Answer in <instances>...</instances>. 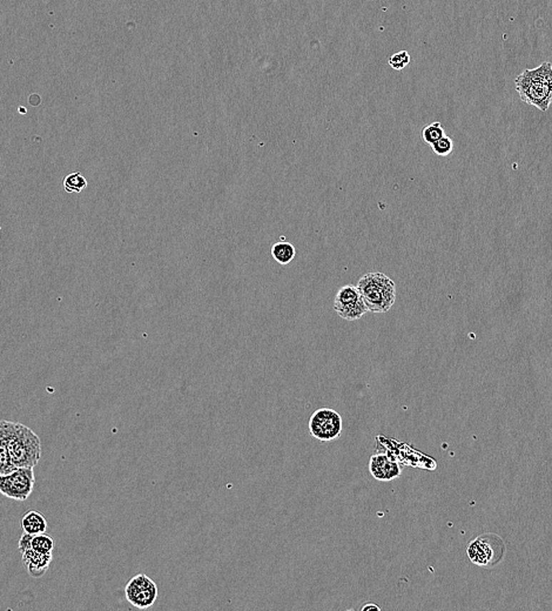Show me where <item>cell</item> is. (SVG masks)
Returning <instances> with one entry per match:
<instances>
[{
  "instance_id": "6da1fadb",
  "label": "cell",
  "mask_w": 552,
  "mask_h": 611,
  "mask_svg": "<svg viewBox=\"0 0 552 611\" xmlns=\"http://www.w3.org/2000/svg\"><path fill=\"white\" fill-rule=\"evenodd\" d=\"M11 460L17 468H34L41 456V442L32 429L19 422L1 420Z\"/></svg>"
},
{
  "instance_id": "7a4b0ae2",
  "label": "cell",
  "mask_w": 552,
  "mask_h": 611,
  "mask_svg": "<svg viewBox=\"0 0 552 611\" xmlns=\"http://www.w3.org/2000/svg\"><path fill=\"white\" fill-rule=\"evenodd\" d=\"M515 89L523 103L546 112L552 103V64L546 61L523 71L515 80Z\"/></svg>"
},
{
  "instance_id": "3957f363",
  "label": "cell",
  "mask_w": 552,
  "mask_h": 611,
  "mask_svg": "<svg viewBox=\"0 0 552 611\" xmlns=\"http://www.w3.org/2000/svg\"><path fill=\"white\" fill-rule=\"evenodd\" d=\"M357 288L371 313H387L396 300V286L383 273H368L362 276Z\"/></svg>"
},
{
  "instance_id": "277c9868",
  "label": "cell",
  "mask_w": 552,
  "mask_h": 611,
  "mask_svg": "<svg viewBox=\"0 0 552 611\" xmlns=\"http://www.w3.org/2000/svg\"><path fill=\"white\" fill-rule=\"evenodd\" d=\"M309 432L320 442L338 440L342 434V416L331 408H320L311 414Z\"/></svg>"
},
{
  "instance_id": "5b68a950",
  "label": "cell",
  "mask_w": 552,
  "mask_h": 611,
  "mask_svg": "<svg viewBox=\"0 0 552 611\" xmlns=\"http://www.w3.org/2000/svg\"><path fill=\"white\" fill-rule=\"evenodd\" d=\"M34 468H17L6 475L0 474V494L16 501H25L34 490Z\"/></svg>"
},
{
  "instance_id": "8992f818",
  "label": "cell",
  "mask_w": 552,
  "mask_h": 611,
  "mask_svg": "<svg viewBox=\"0 0 552 611\" xmlns=\"http://www.w3.org/2000/svg\"><path fill=\"white\" fill-rule=\"evenodd\" d=\"M334 309L340 318L347 321L361 319L366 313L369 312L360 291L353 285L338 289L335 296Z\"/></svg>"
},
{
  "instance_id": "52a82bcc",
  "label": "cell",
  "mask_w": 552,
  "mask_h": 611,
  "mask_svg": "<svg viewBox=\"0 0 552 611\" xmlns=\"http://www.w3.org/2000/svg\"><path fill=\"white\" fill-rule=\"evenodd\" d=\"M158 587L145 574H138L126 585L127 601L138 609L151 608L158 598Z\"/></svg>"
},
{
  "instance_id": "ba28073f",
  "label": "cell",
  "mask_w": 552,
  "mask_h": 611,
  "mask_svg": "<svg viewBox=\"0 0 552 611\" xmlns=\"http://www.w3.org/2000/svg\"><path fill=\"white\" fill-rule=\"evenodd\" d=\"M369 472L378 481H391L401 475L400 465L384 454H376L369 461Z\"/></svg>"
},
{
  "instance_id": "9c48e42d",
  "label": "cell",
  "mask_w": 552,
  "mask_h": 611,
  "mask_svg": "<svg viewBox=\"0 0 552 611\" xmlns=\"http://www.w3.org/2000/svg\"><path fill=\"white\" fill-rule=\"evenodd\" d=\"M466 554L473 565H480V567H486L495 562L493 543L486 535H482L480 537L470 542V545L466 548Z\"/></svg>"
},
{
  "instance_id": "30bf717a",
  "label": "cell",
  "mask_w": 552,
  "mask_h": 611,
  "mask_svg": "<svg viewBox=\"0 0 552 611\" xmlns=\"http://www.w3.org/2000/svg\"><path fill=\"white\" fill-rule=\"evenodd\" d=\"M21 554L23 563L26 568L27 572L31 577L39 578L45 575V572L50 568L51 562H52V552L50 554H41L31 548L24 550Z\"/></svg>"
},
{
  "instance_id": "8fae6325",
  "label": "cell",
  "mask_w": 552,
  "mask_h": 611,
  "mask_svg": "<svg viewBox=\"0 0 552 611\" xmlns=\"http://www.w3.org/2000/svg\"><path fill=\"white\" fill-rule=\"evenodd\" d=\"M21 527L27 534H43L47 529L46 518L44 517L43 514L34 510L27 512L21 520Z\"/></svg>"
},
{
  "instance_id": "7c38bea8",
  "label": "cell",
  "mask_w": 552,
  "mask_h": 611,
  "mask_svg": "<svg viewBox=\"0 0 552 611\" xmlns=\"http://www.w3.org/2000/svg\"><path fill=\"white\" fill-rule=\"evenodd\" d=\"M295 254H296V251H295L294 245H291V243H287V241L274 243L273 247H271V256H273V259L276 263H280V265H283V266H286L288 263H291L294 260Z\"/></svg>"
},
{
  "instance_id": "4fadbf2b",
  "label": "cell",
  "mask_w": 552,
  "mask_h": 611,
  "mask_svg": "<svg viewBox=\"0 0 552 611\" xmlns=\"http://www.w3.org/2000/svg\"><path fill=\"white\" fill-rule=\"evenodd\" d=\"M17 467L14 465V462L11 460L10 453L7 449L6 441L4 438L3 427H1V420H0V474L6 475L10 473L14 472Z\"/></svg>"
},
{
  "instance_id": "5bb4252c",
  "label": "cell",
  "mask_w": 552,
  "mask_h": 611,
  "mask_svg": "<svg viewBox=\"0 0 552 611\" xmlns=\"http://www.w3.org/2000/svg\"><path fill=\"white\" fill-rule=\"evenodd\" d=\"M63 185L67 193H80L87 188V180L80 172L71 173L64 178Z\"/></svg>"
},
{
  "instance_id": "9a60e30c",
  "label": "cell",
  "mask_w": 552,
  "mask_h": 611,
  "mask_svg": "<svg viewBox=\"0 0 552 611\" xmlns=\"http://www.w3.org/2000/svg\"><path fill=\"white\" fill-rule=\"evenodd\" d=\"M31 545L36 552H41V554H50L54 550V542L49 535L43 532V534L34 535Z\"/></svg>"
},
{
  "instance_id": "2e32d148",
  "label": "cell",
  "mask_w": 552,
  "mask_h": 611,
  "mask_svg": "<svg viewBox=\"0 0 552 611\" xmlns=\"http://www.w3.org/2000/svg\"><path fill=\"white\" fill-rule=\"evenodd\" d=\"M444 136H446V134H444V128L442 127V125H441L440 123H437V121L436 123L427 125V126L424 127L423 131H422V136H423L424 141H426L428 145H433V143L438 141V140Z\"/></svg>"
},
{
  "instance_id": "e0dca14e",
  "label": "cell",
  "mask_w": 552,
  "mask_h": 611,
  "mask_svg": "<svg viewBox=\"0 0 552 611\" xmlns=\"http://www.w3.org/2000/svg\"><path fill=\"white\" fill-rule=\"evenodd\" d=\"M431 148H433V152L436 153L437 156H449L450 153L453 152V140L449 136H442L438 141L431 145Z\"/></svg>"
},
{
  "instance_id": "ac0fdd59",
  "label": "cell",
  "mask_w": 552,
  "mask_h": 611,
  "mask_svg": "<svg viewBox=\"0 0 552 611\" xmlns=\"http://www.w3.org/2000/svg\"><path fill=\"white\" fill-rule=\"evenodd\" d=\"M410 64V54L407 51H401L397 54H393L389 58V65L393 67V70H403L404 67H407Z\"/></svg>"
},
{
  "instance_id": "d6986e66",
  "label": "cell",
  "mask_w": 552,
  "mask_h": 611,
  "mask_svg": "<svg viewBox=\"0 0 552 611\" xmlns=\"http://www.w3.org/2000/svg\"><path fill=\"white\" fill-rule=\"evenodd\" d=\"M32 537H34V535L27 534V532H25V534L20 537L19 543H18V548H19L20 552H23L24 550H26V549L32 547V545H31Z\"/></svg>"
},
{
  "instance_id": "ffe728a7",
  "label": "cell",
  "mask_w": 552,
  "mask_h": 611,
  "mask_svg": "<svg viewBox=\"0 0 552 611\" xmlns=\"http://www.w3.org/2000/svg\"><path fill=\"white\" fill-rule=\"evenodd\" d=\"M362 611H369V610H376L380 611L381 608L378 605H375L373 602H368L367 605H364L362 608H361Z\"/></svg>"
},
{
  "instance_id": "44dd1931",
  "label": "cell",
  "mask_w": 552,
  "mask_h": 611,
  "mask_svg": "<svg viewBox=\"0 0 552 611\" xmlns=\"http://www.w3.org/2000/svg\"><path fill=\"white\" fill-rule=\"evenodd\" d=\"M0 231H1V227H0Z\"/></svg>"
}]
</instances>
